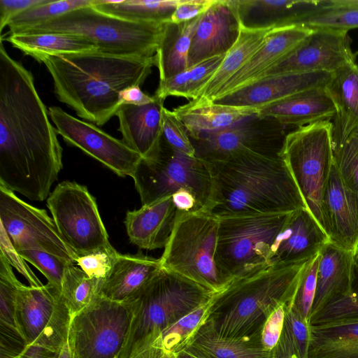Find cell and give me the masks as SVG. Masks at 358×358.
I'll return each mask as SVG.
<instances>
[{
  "label": "cell",
  "instance_id": "6da1fadb",
  "mask_svg": "<svg viewBox=\"0 0 358 358\" xmlns=\"http://www.w3.org/2000/svg\"><path fill=\"white\" fill-rule=\"evenodd\" d=\"M31 73L0 42V185L31 201L48 199L62 148Z\"/></svg>",
  "mask_w": 358,
  "mask_h": 358
},
{
  "label": "cell",
  "instance_id": "7a4b0ae2",
  "mask_svg": "<svg viewBox=\"0 0 358 358\" xmlns=\"http://www.w3.org/2000/svg\"><path fill=\"white\" fill-rule=\"evenodd\" d=\"M46 66L55 94L80 117L102 126L122 106L120 92L141 86L155 66L152 57H124L97 50L78 52L31 55Z\"/></svg>",
  "mask_w": 358,
  "mask_h": 358
},
{
  "label": "cell",
  "instance_id": "3957f363",
  "mask_svg": "<svg viewBox=\"0 0 358 358\" xmlns=\"http://www.w3.org/2000/svg\"><path fill=\"white\" fill-rule=\"evenodd\" d=\"M206 164L212 193L206 212L217 218L308 209L280 155L243 152Z\"/></svg>",
  "mask_w": 358,
  "mask_h": 358
},
{
  "label": "cell",
  "instance_id": "277c9868",
  "mask_svg": "<svg viewBox=\"0 0 358 358\" xmlns=\"http://www.w3.org/2000/svg\"><path fill=\"white\" fill-rule=\"evenodd\" d=\"M308 260L271 264L231 282L214 296L207 320L222 336L250 338L259 334L278 305L291 303Z\"/></svg>",
  "mask_w": 358,
  "mask_h": 358
},
{
  "label": "cell",
  "instance_id": "5b68a950",
  "mask_svg": "<svg viewBox=\"0 0 358 358\" xmlns=\"http://www.w3.org/2000/svg\"><path fill=\"white\" fill-rule=\"evenodd\" d=\"M216 293L162 267L129 301L131 322L119 358H129L150 345L164 329L209 302Z\"/></svg>",
  "mask_w": 358,
  "mask_h": 358
},
{
  "label": "cell",
  "instance_id": "8992f818",
  "mask_svg": "<svg viewBox=\"0 0 358 358\" xmlns=\"http://www.w3.org/2000/svg\"><path fill=\"white\" fill-rule=\"evenodd\" d=\"M169 22L128 21L87 6L13 34L54 33L74 36L92 43L101 52L152 57L156 54Z\"/></svg>",
  "mask_w": 358,
  "mask_h": 358
},
{
  "label": "cell",
  "instance_id": "52a82bcc",
  "mask_svg": "<svg viewBox=\"0 0 358 358\" xmlns=\"http://www.w3.org/2000/svg\"><path fill=\"white\" fill-rule=\"evenodd\" d=\"M290 213L219 218L215 263L230 282L271 265L272 248Z\"/></svg>",
  "mask_w": 358,
  "mask_h": 358
},
{
  "label": "cell",
  "instance_id": "ba28073f",
  "mask_svg": "<svg viewBox=\"0 0 358 358\" xmlns=\"http://www.w3.org/2000/svg\"><path fill=\"white\" fill-rule=\"evenodd\" d=\"M219 218L206 211H179L169 241L159 258L162 268L215 292L231 282L215 263Z\"/></svg>",
  "mask_w": 358,
  "mask_h": 358
},
{
  "label": "cell",
  "instance_id": "9c48e42d",
  "mask_svg": "<svg viewBox=\"0 0 358 358\" xmlns=\"http://www.w3.org/2000/svg\"><path fill=\"white\" fill-rule=\"evenodd\" d=\"M142 206L182 192L192 194L206 211L212 193V178L206 162L170 147L163 139L152 155L142 157L131 176Z\"/></svg>",
  "mask_w": 358,
  "mask_h": 358
},
{
  "label": "cell",
  "instance_id": "30bf717a",
  "mask_svg": "<svg viewBox=\"0 0 358 358\" xmlns=\"http://www.w3.org/2000/svg\"><path fill=\"white\" fill-rule=\"evenodd\" d=\"M332 131L330 120L298 127L285 135L280 152L308 210L325 233L322 197L334 162Z\"/></svg>",
  "mask_w": 358,
  "mask_h": 358
},
{
  "label": "cell",
  "instance_id": "8fae6325",
  "mask_svg": "<svg viewBox=\"0 0 358 358\" xmlns=\"http://www.w3.org/2000/svg\"><path fill=\"white\" fill-rule=\"evenodd\" d=\"M131 317L129 301L96 296L71 317L68 343L72 358H119Z\"/></svg>",
  "mask_w": 358,
  "mask_h": 358
},
{
  "label": "cell",
  "instance_id": "7c38bea8",
  "mask_svg": "<svg viewBox=\"0 0 358 358\" xmlns=\"http://www.w3.org/2000/svg\"><path fill=\"white\" fill-rule=\"evenodd\" d=\"M47 206L63 240L78 257L111 245L96 199L86 186L69 180L59 183Z\"/></svg>",
  "mask_w": 358,
  "mask_h": 358
},
{
  "label": "cell",
  "instance_id": "4fadbf2b",
  "mask_svg": "<svg viewBox=\"0 0 358 358\" xmlns=\"http://www.w3.org/2000/svg\"><path fill=\"white\" fill-rule=\"evenodd\" d=\"M72 315L61 291L50 283L20 286L15 301L17 329L28 346L59 352L68 342Z\"/></svg>",
  "mask_w": 358,
  "mask_h": 358
},
{
  "label": "cell",
  "instance_id": "5bb4252c",
  "mask_svg": "<svg viewBox=\"0 0 358 358\" xmlns=\"http://www.w3.org/2000/svg\"><path fill=\"white\" fill-rule=\"evenodd\" d=\"M0 221L16 252L43 251L69 264L78 256L64 242L52 218L46 210L20 199L13 191L0 185Z\"/></svg>",
  "mask_w": 358,
  "mask_h": 358
},
{
  "label": "cell",
  "instance_id": "9a60e30c",
  "mask_svg": "<svg viewBox=\"0 0 358 358\" xmlns=\"http://www.w3.org/2000/svg\"><path fill=\"white\" fill-rule=\"evenodd\" d=\"M275 120L257 114L225 129L191 139L195 156L209 162L252 152L280 155L285 135Z\"/></svg>",
  "mask_w": 358,
  "mask_h": 358
},
{
  "label": "cell",
  "instance_id": "2e32d148",
  "mask_svg": "<svg viewBox=\"0 0 358 358\" xmlns=\"http://www.w3.org/2000/svg\"><path fill=\"white\" fill-rule=\"evenodd\" d=\"M48 114L64 141L80 148L120 177L132 175L142 157L122 140L92 123L72 116L60 107H50Z\"/></svg>",
  "mask_w": 358,
  "mask_h": 358
},
{
  "label": "cell",
  "instance_id": "e0dca14e",
  "mask_svg": "<svg viewBox=\"0 0 358 358\" xmlns=\"http://www.w3.org/2000/svg\"><path fill=\"white\" fill-rule=\"evenodd\" d=\"M357 54L351 48L348 31L312 29L306 38L260 80L289 73H332L345 64L356 62Z\"/></svg>",
  "mask_w": 358,
  "mask_h": 358
},
{
  "label": "cell",
  "instance_id": "ac0fdd59",
  "mask_svg": "<svg viewBox=\"0 0 358 358\" xmlns=\"http://www.w3.org/2000/svg\"><path fill=\"white\" fill-rule=\"evenodd\" d=\"M311 31L310 29L296 25L276 27L271 30L258 50L222 85L212 102L259 80Z\"/></svg>",
  "mask_w": 358,
  "mask_h": 358
},
{
  "label": "cell",
  "instance_id": "d6986e66",
  "mask_svg": "<svg viewBox=\"0 0 358 358\" xmlns=\"http://www.w3.org/2000/svg\"><path fill=\"white\" fill-rule=\"evenodd\" d=\"M322 210L330 241L355 253L358 249V195L345 183L334 162L323 194Z\"/></svg>",
  "mask_w": 358,
  "mask_h": 358
},
{
  "label": "cell",
  "instance_id": "ffe728a7",
  "mask_svg": "<svg viewBox=\"0 0 358 358\" xmlns=\"http://www.w3.org/2000/svg\"><path fill=\"white\" fill-rule=\"evenodd\" d=\"M240 23L230 0H215L199 18L192 35L189 67L226 55L236 43Z\"/></svg>",
  "mask_w": 358,
  "mask_h": 358
},
{
  "label": "cell",
  "instance_id": "44dd1931",
  "mask_svg": "<svg viewBox=\"0 0 358 358\" xmlns=\"http://www.w3.org/2000/svg\"><path fill=\"white\" fill-rule=\"evenodd\" d=\"M331 75L326 72H315L268 77L213 102L259 110L300 92L325 86Z\"/></svg>",
  "mask_w": 358,
  "mask_h": 358
},
{
  "label": "cell",
  "instance_id": "7402d4cb",
  "mask_svg": "<svg viewBox=\"0 0 358 358\" xmlns=\"http://www.w3.org/2000/svg\"><path fill=\"white\" fill-rule=\"evenodd\" d=\"M330 239L306 208L291 213L276 238L270 264L307 261L321 251Z\"/></svg>",
  "mask_w": 358,
  "mask_h": 358
},
{
  "label": "cell",
  "instance_id": "603a6c76",
  "mask_svg": "<svg viewBox=\"0 0 358 358\" xmlns=\"http://www.w3.org/2000/svg\"><path fill=\"white\" fill-rule=\"evenodd\" d=\"M355 273L354 252L331 241L322 248L310 322L329 303L354 290Z\"/></svg>",
  "mask_w": 358,
  "mask_h": 358
},
{
  "label": "cell",
  "instance_id": "cb8c5ba5",
  "mask_svg": "<svg viewBox=\"0 0 358 358\" xmlns=\"http://www.w3.org/2000/svg\"><path fill=\"white\" fill-rule=\"evenodd\" d=\"M178 214L172 196L128 211L124 225L130 242L149 250L165 248Z\"/></svg>",
  "mask_w": 358,
  "mask_h": 358
},
{
  "label": "cell",
  "instance_id": "d4e9b609",
  "mask_svg": "<svg viewBox=\"0 0 358 358\" xmlns=\"http://www.w3.org/2000/svg\"><path fill=\"white\" fill-rule=\"evenodd\" d=\"M154 101L142 106L122 105L116 113L122 141L142 157L158 150L162 141V110L164 102Z\"/></svg>",
  "mask_w": 358,
  "mask_h": 358
},
{
  "label": "cell",
  "instance_id": "484cf974",
  "mask_svg": "<svg viewBox=\"0 0 358 358\" xmlns=\"http://www.w3.org/2000/svg\"><path fill=\"white\" fill-rule=\"evenodd\" d=\"M159 259L142 253L120 254L101 283L99 295L117 302L136 296L161 269Z\"/></svg>",
  "mask_w": 358,
  "mask_h": 358
},
{
  "label": "cell",
  "instance_id": "4316f807",
  "mask_svg": "<svg viewBox=\"0 0 358 358\" xmlns=\"http://www.w3.org/2000/svg\"><path fill=\"white\" fill-rule=\"evenodd\" d=\"M335 106L325 86L315 87L293 94L259 110L258 115L275 120L282 126H306L330 120Z\"/></svg>",
  "mask_w": 358,
  "mask_h": 358
},
{
  "label": "cell",
  "instance_id": "83f0119b",
  "mask_svg": "<svg viewBox=\"0 0 358 358\" xmlns=\"http://www.w3.org/2000/svg\"><path fill=\"white\" fill-rule=\"evenodd\" d=\"M325 89L336 108L332 122L334 150L345 143L358 126V64L356 62L333 72Z\"/></svg>",
  "mask_w": 358,
  "mask_h": 358
},
{
  "label": "cell",
  "instance_id": "f1b7e54d",
  "mask_svg": "<svg viewBox=\"0 0 358 358\" xmlns=\"http://www.w3.org/2000/svg\"><path fill=\"white\" fill-rule=\"evenodd\" d=\"M173 111L184 124L190 139L231 127L259 112L253 108L220 104L200 99L191 100Z\"/></svg>",
  "mask_w": 358,
  "mask_h": 358
},
{
  "label": "cell",
  "instance_id": "f546056e",
  "mask_svg": "<svg viewBox=\"0 0 358 358\" xmlns=\"http://www.w3.org/2000/svg\"><path fill=\"white\" fill-rule=\"evenodd\" d=\"M319 0H230L240 26L251 29L292 25L294 20Z\"/></svg>",
  "mask_w": 358,
  "mask_h": 358
},
{
  "label": "cell",
  "instance_id": "4dcf8cb0",
  "mask_svg": "<svg viewBox=\"0 0 358 358\" xmlns=\"http://www.w3.org/2000/svg\"><path fill=\"white\" fill-rule=\"evenodd\" d=\"M308 358H358V318L310 325Z\"/></svg>",
  "mask_w": 358,
  "mask_h": 358
},
{
  "label": "cell",
  "instance_id": "1f68e13d",
  "mask_svg": "<svg viewBox=\"0 0 358 358\" xmlns=\"http://www.w3.org/2000/svg\"><path fill=\"white\" fill-rule=\"evenodd\" d=\"M188 347L207 358H274L272 352L263 349L259 333L250 338L224 337L208 320Z\"/></svg>",
  "mask_w": 358,
  "mask_h": 358
},
{
  "label": "cell",
  "instance_id": "d6a6232c",
  "mask_svg": "<svg viewBox=\"0 0 358 358\" xmlns=\"http://www.w3.org/2000/svg\"><path fill=\"white\" fill-rule=\"evenodd\" d=\"M200 16L181 24L171 22L167 24L155 55L159 80L172 77L189 67L192 38Z\"/></svg>",
  "mask_w": 358,
  "mask_h": 358
},
{
  "label": "cell",
  "instance_id": "836d02e7",
  "mask_svg": "<svg viewBox=\"0 0 358 358\" xmlns=\"http://www.w3.org/2000/svg\"><path fill=\"white\" fill-rule=\"evenodd\" d=\"M272 29H251L240 26L236 43L227 52L213 76L201 89L197 99L212 102L222 85L258 50Z\"/></svg>",
  "mask_w": 358,
  "mask_h": 358
},
{
  "label": "cell",
  "instance_id": "e575fe53",
  "mask_svg": "<svg viewBox=\"0 0 358 358\" xmlns=\"http://www.w3.org/2000/svg\"><path fill=\"white\" fill-rule=\"evenodd\" d=\"M310 29L348 31L358 28V0H319L292 22Z\"/></svg>",
  "mask_w": 358,
  "mask_h": 358
},
{
  "label": "cell",
  "instance_id": "d590c367",
  "mask_svg": "<svg viewBox=\"0 0 358 358\" xmlns=\"http://www.w3.org/2000/svg\"><path fill=\"white\" fill-rule=\"evenodd\" d=\"M180 0H96V9L112 16L138 22H169Z\"/></svg>",
  "mask_w": 358,
  "mask_h": 358
},
{
  "label": "cell",
  "instance_id": "8d00e7d4",
  "mask_svg": "<svg viewBox=\"0 0 358 358\" xmlns=\"http://www.w3.org/2000/svg\"><path fill=\"white\" fill-rule=\"evenodd\" d=\"M25 55L78 53L97 50L91 42L80 37L54 33H17L4 38Z\"/></svg>",
  "mask_w": 358,
  "mask_h": 358
},
{
  "label": "cell",
  "instance_id": "74e56055",
  "mask_svg": "<svg viewBox=\"0 0 358 358\" xmlns=\"http://www.w3.org/2000/svg\"><path fill=\"white\" fill-rule=\"evenodd\" d=\"M213 299L164 329L151 345L176 355L186 349L207 321Z\"/></svg>",
  "mask_w": 358,
  "mask_h": 358
},
{
  "label": "cell",
  "instance_id": "f35d334b",
  "mask_svg": "<svg viewBox=\"0 0 358 358\" xmlns=\"http://www.w3.org/2000/svg\"><path fill=\"white\" fill-rule=\"evenodd\" d=\"M310 342V322L294 307L286 305L282 333L272 351L274 358H308Z\"/></svg>",
  "mask_w": 358,
  "mask_h": 358
},
{
  "label": "cell",
  "instance_id": "ab89813d",
  "mask_svg": "<svg viewBox=\"0 0 358 358\" xmlns=\"http://www.w3.org/2000/svg\"><path fill=\"white\" fill-rule=\"evenodd\" d=\"M101 283L88 276L74 264L67 265L62 281L61 294L72 316L99 295Z\"/></svg>",
  "mask_w": 358,
  "mask_h": 358
},
{
  "label": "cell",
  "instance_id": "60d3db41",
  "mask_svg": "<svg viewBox=\"0 0 358 358\" xmlns=\"http://www.w3.org/2000/svg\"><path fill=\"white\" fill-rule=\"evenodd\" d=\"M96 0H44L13 17L8 34L41 24L77 8L92 6Z\"/></svg>",
  "mask_w": 358,
  "mask_h": 358
},
{
  "label": "cell",
  "instance_id": "b9f144b4",
  "mask_svg": "<svg viewBox=\"0 0 358 358\" xmlns=\"http://www.w3.org/2000/svg\"><path fill=\"white\" fill-rule=\"evenodd\" d=\"M21 284L13 271L10 264L1 252L0 325L18 329L15 320V301Z\"/></svg>",
  "mask_w": 358,
  "mask_h": 358
},
{
  "label": "cell",
  "instance_id": "7bdbcfd3",
  "mask_svg": "<svg viewBox=\"0 0 358 358\" xmlns=\"http://www.w3.org/2000/svg\"><path fill=\"white\" fill-rule=\"evenodd\" d=\"M319 261L320 253L307 262L301 275L293 299L289 304L309 322L316 292Z\"/></svg>",
  "mask_w": 358,
  "mask_h": 358
},
{
  "label": "cell",
  "instance_id": "ee69618b",
  "mask_svg": "<svg viewBox=\"0 0 358 358\" xmlns=\"http://www.w3.org/2000/svg\"><path fill=\"white\" fill-rule=\"evenodd\" d=\"M25 261L36 267L47 279L48 283L61 291L64 271L70 264L52 254L35 250H24L17 252Z\"/></svg>",
  "mask_w": 358,
  "mask_h": 358
},
{
  "label": "cell",
  "instance_id": "f6af8a7d",
  "mask_svg": "<svg viewBox=\"0 0 358 358\" xmlns=\"http://www.w3.org/2000/svg\"><path fill=\"white\" fill-rule=\"evenodd\" d=\"M162 137L173 149L191 157L195 150L184 124L172 110L164 106L162 110Z\"/></svg>",
  "mask_w": 358,
  "mask_h": 358
},
{
  "label": "cell",
  "instance_id": "bcb514c9",
  "mask_svg": "<svg viewBox=\"0 0 358 358\" xmlns=\"http://www.w3.org/2000/svg\"><path fill=\"white\" fill-rule=\"evenodd\" d=\"M118 254L111 245L78 256L76 263L88 276L103 282L110 271Z\"/></svg>",
  "mask_w": 358,
  "mask_h": 358
},
{
  "label": "cell",
  "instance_id": "7dc6e473",
  "mask_svg": "<svg viewBox=\"0 0 358 358\" xmlns=\"http://www.w3.org/2000/svg\"><path fill=\"white\" fill-rule=\"evenodd\" d=\"M358 318V289L325 306L310 322V325L337 320Z\"/></svg>",
  "mask_w": 358,
  "mask_h": 358
},
{
  "label": "cell",
  "instance_id": "c3c4849f",
  "mask_svg": "<svg viewBox=\"0 0 358 358\" xmlns=\"http://www.w3.org/2000/svg\"><path fill=\"white\" fill-rule=\"evenodd\" d=\"M334 159L345 183L358 195V150L346 142L334 150Z\"/></svg>",
  "mask_w": 358,
  "mask_h": 358
},
{
  "label": "cell",
  "instance_id": "681fc988",
  "mask_svg": "<svg viewBox=\"0 0 358 358\" xmlns=\"http://www.w3.org/2000/svg\"><path fill=\"white\" fill-rule=\"evenodd\" d=\"M286 305H278L270 313L260 329V343L265 350L272 352L280 339L284 324Z\"/></svg>",
  "mask_w": 358,
  "mask_h": 358
},
{
  "label": "cell",
  "instance_id": "f907efd6",
  "mask_svg": "<svg viewBox=\"0 0 358 358\" xmlns=\"http://www.w3.org/2000/svg\"><path fill=\"white\" fill-rule=\"evenodd\" d=\"M27 347L17 329L0 325V358H20Z\"/></svg>",
  "mask_w": 358,
  "mask_h": 358
},
{
  "label": "cell",
  "instance_id": "816d5d0a",
  "mask_svg": "<svg viewBox=\"0 0 358 358\" xmlns=\"http://www.w3.org/2000/svg\"><path fill=\"white\" fill-rule=\"evenodd\" d=\"M214 1L215 0H180L170 22L178 24L190 21L205 13Z\"/></svg>",
  "mask_w": 358,
  "mask_h": 358
},
{
  "label": "cell",
  "instance_id": "f5cc1de1",
  "mask_svg": "<svg viewBox=\"0 0 358 358\" xmlns=\"http://www.w3.org/2000/svg\"><path fill=\"white\" fill-rule=\"evenodd\" d=\"M44 0H0V31L10 20L27 9L41 3Z\"/></svg>",
  "mask_w": 358,
  "mask_h": 358
},
{
  "label": "cell",
  "instance_id": "db71d44e",
  "mask_svg": "<svg viewBox=\"0 0 358 358\" xmlns=\"http://www.w3.org/2000/svg\"><path fill=\"white\" fill-rule=\"evenodd\" d=\"M155 96L144 93L139 85L128 87L120 92L121 105L129 104L142 106L154 101Z\"/></svg>",
  "mask_w": 358,
  "mask_h": 358
},
{
  "label": "cell",
  "instance_id": "11a10c76",
  "mask_svg": "<svg viewBox=\"0 0 358 358\" xmlns=\"http://www.w3.org/2000/svg\"><path fill=\"white\" fill-rule=\"evenodd\" d=\"M129 358H177L176 354L169 352L156 345H149L131 355Z\"/></svg>",
  "mask_w": 358,
  "mask_h": 358
},
{
  "label": "cell",
  "instance_id": "9f6ffc18",
  "mask_svg": "<svg viewBox=\"0 0 358 358\" xmlns=\"http://www.w3.org/2000/svg\"><path fill=\"white\" fill-rule=\"evenodd\" d=\"M58 354L44 348L28 346L20 358H57Z\"/></svg>",
  "mask_w": 358,
  "mask_h": 358
},
{
  "label": "cell",
  "instance_id": "6f0895ef",
  "mask_svg": "<svg viewBox=\"0 0 358 358\" xmlns=\"http://www.w3.org/2000/svg\"><path fill=\"white\" fill-rule=\"evenodd\" d=\"M176 357L177 358H207L189 347L178 352Z\"/></svg>",
  "mask_w": 358,
  "mask_h": 358
},
{
  "label": "cell",
  "instance_id": "680465c9",
  "mask_svg": "<svg viewBox=\"0 0 358 358\" xmlns=\"http://www.w3.org/2000/svg\"><path fill=\"white\" fill-rule=\"evenodd\" d=\"M346 142L351 143L358 150V126L350 134Z\"/></svg>",
  "mask_w": 358,
  "mask_h": 358
},
{
  "label": "cell",
  "instance_id": "91938a15",
  "mask_svg": "<svg viewBox=\"0 0 358 358\" xmlns=\"http://www.w3.org/2000/svg\"><path fill=\"white\" fill-rule=\"evenodd\" d=\"M57 358H72L71 350L68 342L63 346L59 352Z\"/></svg>",
  "mask_w": 358,
  "mask_h": 358
},
{
  "label": "cell",
  "instance_id": "94428289",
  "mask_svg": "<svg viewBox=\"0 0 358 358\" xmlns=\"http://www.w3.org/2000/svg\"><path fill=\"white\" fill-rule=\"evenodd\" d=\"M354 264L355 273L358 274V249L354 253Z\"/></svg>",
  "mask_w": 358,
  "mask_h": 358
},
{
  "label": "cell",
  "instance_id": "6125c7cd",
  "mask_svg": "<svg viewBox=\"0 0 358 358\" xmlns=\"http://www.w3.org/2000/svg\"><path fill=\"white\" fill-rule=\"evenodd\" d=\"M291 358H297L296 356H292Z\"/></svg>",
  "mask_w": 358,
  "mask_h": 358
}]
</instances>
